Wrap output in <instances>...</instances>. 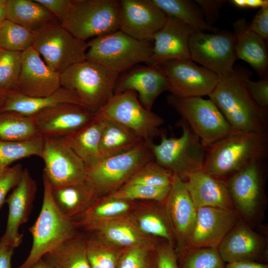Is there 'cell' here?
<instances>
[{
  "mask_svg": "<svg viewBox=\"0 0 268 268\" xmlns=\"http://www.w3.org/2000/svg\"><path fill=\"white\" fill-rule=\"evenodd\" d=\"M95 112L80 105L63 103L32 115L40 136L61 138L81 128Z\"/></svg>",
  "mask_w": 268,
  "mask_h": 268,
  "instance_id": "ac0fdd59",
  "label": "cell"
},
{
  "mask_svg": "<svg viewBox=\"0 0 268 268\" xmlns=\"http://www.w3.org/2000/svg\"><path fill=\"white\" fill-rule=\"evenodd\" d=\"M104 122L103 118L95 113L87 124L61 138L81 159L86 169L101 160L99 146Z\"/></svg>",
  "mask_w": 268,
  "mask_h": 268,
  "instance_id": "83f0119b",
  "label": "cell"
},
{
  "mask_svg": "<svg viewBox=\"0 0 268 268\" xmlns=\"http://www.w3.org/2000/svg\"><path fill=\"white\" fill-rule=\"evenodd\" d=\"M152 47V41L134 39L119 30L87 42L85 58L120 74L140 63L149 65Z\"/></svg>",
  "mask_w": 268,
  "mask_h": 268,
  "instance_id": "5b68a950",
  "label": "cell"
},
{
  "mask_svg": "<svg viewBox=\"0 0 268 268\" xmlns=\"http://www.w3.org/2000/svg\"><path fill=\"white\" fill-rule=\"evenodd\" d=\"M177 256L179 268H225L217 248L187 249Z\"/></svg>",
  "mask_w": 268,
  "mask_h": 268,
  "instance_id": "60d3db41",
  "label": "cell"
},
{
  "mask_svg": "<svg viewBox=\"0 0 268 268\" xmlns=\"http://www.w3.org/2000/svg\"><path fill=\"white\" fill-rule=\"evenodd\" d=\"M170 225L176 255L183 252L194 227L197 215L185 181L173 174L167 197L164 202Z\"/></svg>",
  "mask_w": 268,
  "mask_h": 268,
  "instance_id": "e0dca14e",
  "label": "cell"
},
{
  "mask_svg": "<svg viewBox=\"0 0 268 268\" xmlns=\"http://www.w3.org/2000/svg\"><path fill=\"white\" fill-rule=\"evenodd\" d=\"M44 194L40 212L29 228L32 245L24 262L17 268H29L46 254L76 235L78 227L75 221L64 215L53 198L52 186L43 175Z\"/></svg>",
  "mask_w": 268,
  "mask_h": 268,
  "instance_id": "3957f363",
  "label": "cell"
},
{
  "mask_svg": "<svg viewBox=\"0 0 268 268\" xmlns=\"http://www.w3.org/2000/svg\"><path fill=\"white\" fill-rule=\"evenodd\" d=\"M248 29L266 41L268 39V7L260 8L254 16Z\"/></svg>",
  "mask_w": 268,
  "mask_h": 268,
  "instance_id": "f907efd6",
  "label": "cell"
},
{
  "mask_svg": "<svg viewBox=\"0 0 268 268\" xmlns=\"http://www.w3.org/2000/svg\"><path fill=\"white\" fill-rule=\"evenodd\" d=\"M225 263L255 262L266 263V239L240 217L217 247Z\"/></svg>",
  "mask_w": 268,
  "mask_h": 268,
  "instance_id": "d6986e66",
  "label": "cell"
},
{
  "mask_svg": "<svg viewBox=\"0 0 268 268\" xmlns=\"http://www.w3.org/2000/svg\"><path fill=\"white\" fill-rule=\"evenodd\" d=\"M189 47L191 59L219 78L232 71L237 60L233 33L227 30L211 33L195 31L190 38Z\"/></svg>",
  "mask_w": 268,
  "mask_h": 268,
  "instance_id": "7c38bea8",
  "label": "cell"
},
{
  "mask_svg": "<svg viewBox=\"0 0 268 268\" xmlns=\"http://www.w3.org/2000/svg\"><path fill=\"white\" fill-rule=\"evenodd\" d=\"M248 76L245 79V84L255 102L261 107H268V78L265 76L258 81L252 80Z\"/></svg>",
  "mask_w": 268,
  "mask_h": 268,
  "instance_id": "c3c4849f",
  "label": "cell"
},
{
  "mask_svg": "<svg viewBox=\"0 0 268 268\" xmlns=\"http://www.w3.org/2000/svg\"><path fill=\"white\" fill-rule=\"evenodd\" d=\"M178 125L182 129L180 137L161 133L159 143H148L155 161L185 181L189 174L202 169L206 148L184 119Z\"/></svg>",
  "mask_w": 268,
  "mask_h": 268,
  "instance_id": "8992f818",
  "label": "cell"
},
{
  "mask_svg": "<svg viewBox=\"0 0 268 268\" xmlns=\"http://www.w3.org/2000/svg\"><path fill=\"white\" fill-rule=\"evenodd\" d=\"M10 92V91L0 89V113L1 112V110Z\"/></svg>",
  "mask_w": 268,
  "mask_h": 268,
  "instance_id": "680465c9",
  "label": "cell"
},
{
  "mask_svg": "<svg viewBox=\"0 0 268 268\" xmlns=\"http://www.w3.org/2000/svg\"><path fill=\"white\" fill-rule=\"evenodd\" d=\"M43 142L42 136L24 141L0 139V167L5 169L15 161L32 156L40 157Z\"/></svg>",
  "mask_w": 268,
  "mask_h": 268,
  "instance_id": "74e56055",
  "label": "cell"
},
{
  "mask_svg": "<svg viewBox=\"0 0 268 268\" xmlns=\"http://www.w3.org/2000/svg\"><path fill=\"white\" fill-rule=\"evenodd\" d=\"M154 160L149 143L143 141L129 151L102 159L86 169V179L98 198L105 197L124 186L144 164Z\"/></svg>",
  "mask_w": 268,
  "mask_h": 268,
  "instance_id": "ba28073f",
  "label": "cell"
},
{
  "mask_svg": "<svg viewBox=\"0 0 268 268\" xmlns=\"http://www.w3.org/2000/svg\"><path fill=\"white\" fill-rule=\"evenodd\" d=\"M39 136L33 116L12 111L0 113V139L24 141Z\"/></svg>",
  "mask_w": 268,
  "mask_h": 268,
  "instance_id": "8d00e7d4",
  "label": "cell"
},
{
  "mask_svg": "<svg viewBox=\"0 0 268 268\" xmlns=\"http://www.w3.org/2000/svg\"><path fill=\"white\" fill-rule=\"evenodd\" d=\"M156 268H179L174 245L166 240L159 242L156 247Z\"/></svg>",
  "mask_w": 268,
  "mask_h": 268,
  "instance_id": "7dc6e473",
  "label": "cell"
},
{
  "mask_svg": "<svg viewBox=\"0 0 268 268\" xmlns=\"http://www.w3.org/2000/svg\"><path fill=\"white\" fill-rule=\"evenodd\" d=\"M235 209L202 207L197 209L193 229L184 250L218 246L240 218Z\"/></svg>",
  "mask_w": 268,
  "mask_h": 268,
  "instance_id": "2e32d148",
  "label": "cell"
},
{
  "mask_svg": "<svg viewBox=\"0 0 268 268\" xmlns=\"http://www.w3.org/2000/svg\"><path fill=\"white\" fill-rule=\"evenodd\" d=\"M251 74L247 68L234 67L219 81L208 95L220 111L232 131L246 133H268V109L254 100L246 84Z\"/></svg>",
  "mask_w": 268,
  "mask_h": 268,
  "instance_id": "6da1fadb",
  "label": "cell"
},
{
  "mask_svg": "<svg viewBox=\"0 0 268 268\" xmlns=\"http://www.w3.org/2000/svg\"><path fill=\"white\" fill-rule=\"evenodd\" d=\"M195 31L180 20L167 16L166 22L152 37L150 65L172 60L191 59L189 43Z\"/></svg>",
  "mask_w": 268,
  "mask_h": 268,
  "instance_id": "cb8c5ba5",
  "label": "cell"
},
{
  "mask_svg": "<svg viewBox=\"0 0 268 268\" xmlns=\"http://www.w3.org/2000/svg\"><path fill=\"white\" fill-rule=\"evenodd\" d=\"M264 160L249 163L226 181L234 208L247 223L257 218L265 199Z\"/></svg>",
  "mask_w": 268,
  "mask_h": 268,
  "instance_id": "4fadbf2b",
  "label": "cell"
},
{
  "mask_svg": "<svg viewBox=\"0 0 268 268\" xmlns=\"http://www.w3.org/2000/svg\"><path fill=\"white\" fill-rule=\"evenodd\" d=\"M156 247L134 246L126 248L120 257L117 268H156Z\"/></svg>",
  "mask_w": 268,
  "mask_h": 268,
  "instance_id": "f6af8a7d",
  "label": "cell"
},
{
  "mask_svg": "<svg viewBox=\"0 0 268 268\" xmlns=\"http://www.w3.org/2000/svg\"><path fill=\"white\" fill-rule=\"evenodd\" d=\"M136 202L107 196L98 198L73 220L76 222H95L116 218L130 213L137 205Z\"/></svg>",
  "mask_w": 268,
  "mask_h": 268,
  "instance_id": "d590c367",
  "label": "cell"
},
{
  "mask_svg": "<svg viewBox=\"0 0 268 268\" xmlns=\"http://www.w3.org/2000/svg\"><path fill=\"white\" fill-rule=\"evenodd\" d=\"M60 75L50 69L31 47L22 53L15 92L31 97L49 96L61 87Z\"/></svg>",
  "mask_w": 268,
  "mask_h": 268,
  "instance_id": "44dd1931",
  "label": "cell"
},
{
  "mask_svg": "<svg viewBox=\"0 0 268 268\" xmlns=\"http://www.w3.org/2000/svg\"><path fill=\"white\" fill-rule=\"evenodd\" d=\"M167 18L152 0H120L119 30L134 39L152 41Z\"/></svg>",
  "mask_w": 268,
  "mask_h": 268,
  "instance_id": "ffe728a7",
  "label": "cell"
},
{
  "mask_svg": "<svg viewBox=\"0 0 268 268\" xmlns=\"http://www.w3.org/2000/svg\"><path fill=\"white\" fill-rule=\"evenodd\" d=\"M75 222L78 228H83L94 234V236L123 248L134 246L155 248L160 240L141 233L129 214L108 220Z\"/></svg>",
  "mask_w": 268,
  "mask_h": 268,
  "instance_id": "603a6c76",
  "label": "cell"
},
{
  "mask_svg": "<svg viewBox=\"0 0 268 268\" xmlns=\"http://www.w3.org/2000/svg\"><path fill=\"white\" fill-rule=\"evenodd\" d=\"M32 33L33 48L53 71L61 73L72 65L86 60L87 42L74 36L59 20Z\"/></svg>",
  "mask_w": 268,
  "mask_h": 268,
  "instance_id": "9c48e42d",
  "label": "cell"
},
{
  "mask_svg": "<svg viewBox=\"0 0 268 268\" xmlns=\"http://www.w3.org/2000/svg\"><path fill=\"white\" fill-rule=\"evenodd\" d=\"M21 52L0 48V89L15 91L20 71Z\"/></svg>",
  "mask_w": 268,
  "mask_h": 268,
  "instance_id": "ee69618b",
  "label": "cell"
},
{
  "mask_svg": "<svg viewBox=\"0 0 268 268\" xmlns=\"http://www.w3.org/2000/svg\"><path fill=\"white\" fill-rule=\"evenodd\" d=\"M268 151V133L232 131L206 148L202 170L226 181L249 163L265 159Z\"/></svg>",
  "mask_w": 268,
  "mask_h": 268,
  "instance_id": "7a4b0ae2",
  "label": "cell"
},
{
  "mask_svg": "<svg viewBox=\"0 0 268 268\" xmlns=\"http://www.w3.org/2000/svg\"><path fill=\"white\" fill-rule=\"evenodd\" d=\"M170 187H153L139 184H125L107 197L129 201H147L164 203ZM106 197V196H105Z\"/></svg>",
  "mask_w": 268,
  "mask_h": 268,
  "instance_id": "b9f144b4",
  "label": "cell"
},
{
  "mask_svg": "<svg viewBox=\"0 0 268 268\" xmlns=\"http://www.w3.org/2000/svg\"><path fill=\"white\" fill-rule=\"evenodd\" d=\"M126 248L113 245L96 236L86 237V250L90 268H117Z\"/></svg>",
  "mask_w": 268,
  "mask_h": 268,
  "instance_id": "f35d334b",
  "label": "cell"
},
{
  "mask_svg": "<svg viewBox=\"0 0 268 268\" xmlns=\"http://www.w3.org/2000/svg\"><path fill=\"white\" fill-rule=\"evenodd\" d=\"M63 103L76 104L87 108L75 91L61 87L53 94L41 97H28L15 91L10 92L1 112L12 111L32 116Z\"/></svg>",
  "mask_w": 268,
  "mask_h": 268,
  "instance_id": "f1b7e54d",
  "label": "cell"
},
{
  "mask_svg": "<svg viewBox=\"0 0 268 268\" xmlns=\"http://www.w3.org/2000/svg\"><path fill=\"white\" fill-rule=\"evenodd\" d=\"M42 258L53 268H90L87 254L86 237L79 233Z\"/></svg>",
  "mask_w": 268,
  "mask_h": 268,
  "instance_id": "d6a6232c",
  "label": "cell"
},
{
  "mask_svg": "<svg viewBox=\"0 0 268 268\" xmlns=\"http://www.w3.org/2000/svg\"><path fill=\"white\" fill-rule=\"evenodd\" d=\"M29 268H53L43 258H41Z\"/></svg>",
  "mask_w": 268,
  "mask_h": 268,
  "instance_id": "6f0895ef",
  "label": "cell"
},
{
  "mask_svg": "<svg viewBox=\"0 0 268 268\" xmlns=\"http://www.w3.org/2000/svg\"><path fill=\"white\" fill-rule=\"evenodd\" d=\"M173 175L171 172L154 160L144 164L125 184L170 187Z\"/></svg>",
  "mask_w": 268,
  "mask_h": 268,
  "instance_id": "7bdbcfd3",
  "label": "cell"
},
{
  "mask_svg": "<svg viewBox=\"0 0 268 268\" xmlns=\"http://www.w3.org/2000/svg\"><path fill=\"white\" fill-rule=\"evenodd\" d=\"M167 99L206 148L232 131L220 111L209 99L201 97L182 98L170 94Z\"/></svg>",
  "mask_w": 268,
  "mask_h": 268,
  "instance_id": "30bf717a",
  "label": "cell"
},
{
  "mask_svg": "<svg viewBox=\"0 0 268 268\" xmlns=\"http://www.w3.org/2000/svg\"><path fill=\"white\" fill-rule=\"evenodd\" d=\"M41 158L43 174L52 187L80 182L86 179V167L81 159L61 138L43 137Z\"/></svg>",
  "mask_w": 268,
  "mask_h": 268,
  "instance_id": "9a60e30c",
  "label": "cell"
},
{
  "mask_svg": "<svg viewBox=\"0 0 268 268\" xmlns=\"http://www.w3.org/2000/svg\"><path fill=\"white\" fill-rule=\"evenodd\" d=\"M33 43V33L24 27L7 19L0 24V49L22 53Z\"/></svg>",
  "mask_w": 268,
  "mask_h": 268,
  "instance_id": "ab89813d",
  "label": "cell"
},
{
  "mask_svg": "<svg viewBox=\"0 0 268 268\" xmlns=\"http://www.w3.org/2000/svg\"><path fill=\"white\" fill-rule=\"evenodd\" d=\"M248 26L245 18L233 24L236 59L248 63L260 76H266L268 67L267 41L249 30Z\"/></svg>",
  "mask_w": 268,
  "mask_h": 268,
  "instance_id": "4316f807",
  "label": "cell"
},
{
  "mask_svg": "<svg viewBox=\"0 0 268 268\" xmlns=\"http://www.w3.org/2000/svg\"><path fill=\"white\" fill-rule=\"evenodd\" d=\"M52 194L59 210L72 219L83 213L98 198L94 188L86 179L52 187Z\"/></svg>",
  "mask_w": 268,
  "mask_h": 268,
  "instance_id": "f546056e",
  "label": "cell"
},
{
  "mask_svg": "<svg viewBox=\"0 0 268 268\" xmlns=\"http://www.w3.org/2000/svg\"><path fill=\"white\" fill-rule=\"evenodd\" d=\"M5 169H3L0 167V176L2 175V174L4 171Z\"/></svg>",
  "mask_w": 268,
  "mask_h": 268,
  "instance_id": "91938a15",
  "label": "cell"
},
{
  "mask_svg": "<svg viewBox=\"0 0 268 268\" xmlns=\"http://www.w3.org/2000/svg\"><path fill=\"white\" fill-rule=\"evenodd\" d=\"M36 191V181L29 171L23 169L18 183L5 200L8 214L5 232L0 239L1 244L15 248L21 244L23 235L19 232V227L28 219Z\"/></svg>",
  "mask_w": 268,
  "mask_h": 268,
  "instance_id": "7402d4cb",
  "label": "cell"
},
{
  "mask_svg": "<svg viewBox=\"0 0 268 268\" xmlns=\"http://www.w3.org/2000/svg\"><path fill=\"white\" fill-rule=\"evenodd\" d=\"M200 7L206 23L213 26L218 18L221 7L228 1L224 0H195Z\"/></svg>",
  "mask_w": 268,
  "mask_h": 268,
  "instance_id": "681fc988",
  "label": "cell"
},
{
  "mask_svg": "<svg viewBox=\"0 0 268 268\" xmlns=\"http://www.w3.org/2000/svg\"><path fill=\"white\" fill-rule=\"evenodd\" d=\"M7 0H0V24L6 19Z\"/></svg>",
  "mask_w": 268,
  "mask_h": 268,
  "instance_id": "9f6ffc18",
  "label": "cell"
},
{
  "mask_svg": "<svg viewBox=\"0 0 268 268\" xmlns=\"http://www.w3.org/2000/svg\"><path fill=\"white\" fill-rule=\"evenodd\" d=\"M225 268H268V265L255 262H235L227 263Z\"/></svg>",
  "mask_w": 268,
  "mask_h": 268,
  "instance_id": "11a10c76",
  "label": "cell"
},
{
  "mask_svg": "<svg viewBox=\"0 0 268 268\" xmlns=\"http://www.w3.org/2000/svg\"><path fill=\"white\" fill-rule=\"evenodd\" d=\"M23 169L20 164H17L5 169L0 176V207L5 201L9 192L18 183Z\"/></svg>",
  "mask_w": 268,
  "mask_h": 268,
  "instance_id": "bcb514c9",
  "label": "cell"
},
{
  "mask_svg": "<svg viewBox=\"0 0 268 268\" xmlns=\"http://www.w3.org/2000/svg\"><path fill=\"white\" fill-rule=\"evenodd\" d=\"M229 1L235 6L243 8L268 7V0H232Z\"/></svg>",
  "mask_w": 268,
  "mask_h": 268,
  "instance_id": "db71d44e",
  "label": "cell"
},
{
  "mask_svg": "<svg viewBox=\"0 0 268 268\" xmlns=\"http://www.w3.org/2000/svg\"><path fill=\"white\" fill-rule=\"evenodd\" d=\"M155 202L149 205H136L129 216L138 229L144 235L166 240L174 245L170 225L164 203Z\"/></svg>",
  "mask_w": 268,
  "mask_h": 268,
  "instance_id": "4dcf8cb0",
  "label": "cell"
},
{
  "mask_svg": "<svg viewBox=\"0 0 268 268\" xmlns=\"http://www.w3.org/2000/svg\"><path fill=\"white\" fill-rule=\"evenodd\" d=\"M103 119L104 126L99 146L101 160L129 151L143 141L139 137L120 124L107 119Z\"/></svg>",
  "mask_w": 268,
  "mask_h": 268,
  "instance_id": "836d02e7",
  "label": "cell"
},
{
  "mask_svg": "<svg viewBox=\"0 0 268 268\" xmlns=\"http://www.w3.org/2000/svg\"><path fill=\"white\" fill-rule=\"evenodd\" d=\"M15 248L0 243V268H12L11 259Z\"/></svg>",
  "mask_w": 268,
  "mask_h": 268,
  "instance_id": "f5cc1de1",
  "label": "cell"
},
{
  "mask_svg": "<svg viewBox=\"0 0 268 268\" xmlns=\"http://www.w3.org/2000/svg\"><path fill=\"white\" fill-rule=\"evenodd\" d=\"M152 0L167 16L180 20L196 31L214 33L218 31L206 23L200 7L195 0Z\"/></svg>",
  "mask_w": 268,
  "mask_h": 268,
  "instance_id": "e575fe53",
  "label": "cell"
},
{
  "mask_svg": "<svg viewBox=\"0 0 268 268\" xmlns=\"http://www.w3.org/2000/svg\"><path fill=\"white\" fill-rule=\"evenodd\" d=\"M6 19L32 32L59 20L36 0H7Z\"/></svg>",
  "mask_w": 268,
  "mask_h": 268,
  "instance_id": "1f68e13d",
  "label": "cell"
},
{
  "mask_svg": "<svg viewBox=\"0 0 268 268\" xmlns=\"http://www.w3.org/2000/svg\"><path fill=\"white\" fill-rule=\"evenodd\" d=\"M185 183L197 209L202 207L235 209L225 181L201 170L189 174Z\"/></svg>",
  "mask_w": 268,
  "mask_h": 268,
  "instance_id": "484cf974",
  "label": "cell"
},
{
  "mask_svg": "<svg viewBox=\"0 0 268 268\" xmlns=\"http://www.w3.org/2000/svg\"><path fill=\"white\" fill-rule=\"evenodd\" d=\"M128 90L135 91L142 105L151 110L158 96L169 90V84L158 66L148 65L133 68L119 78L115 94Z\"/></svg>",
  "mask_w": 268,
  "mask_h": 268,
  "instance_id": "d4e9b609",
  "label": "cell"
},
{
  "mask_svg": "<svg viewBox=\"0 0 268 268\" xmlns=\"http://www.w3.org/2000/svg\"><path fill=\"white\" fill-rule=\"evenodd\" d=\"M60 23L74 36L85 41L114 32L120 29V0H72Z\"/></svg>",
  "mask_w": 268,
  "mask_h": 268,
  "instance_id": "52a82bcc",
  "label": "cell"
},
{
  "mask_svg": "<svg viewBox=\"0 0 268 268\" xmlns=\"http://www.w3.org/2000/svg\"><path fill=\"white\" fill-rule=\"evenodd\" d=\"M53 13L60 21L66 16L72 0H36Z\"/></svg>",
  "mask_w": 268,
  "mask_h": 268,
  "instance_id": "816d5d0a",
  "label": "cell"
},
{
  "mask_svg": "<svg viewBox=\"0 0 268 268\" xmlns=\"http://www.w3.org/2000/svg\"><path fill=\"white\" fill-rule=\"evenodd\" d=\"M95 113L120 124L147 143L161 134L159 128L164 123L160 116L142 105L132 90L114 94Z\"/></svg>",
  "mask_w": 268,
  "mask_h": 268,
  "instance_id": "8fae6325",
  "label": "cell"
},
{
  "mask_svg": "<svg viewBox=\"0 0 268 268\" xmlns=\"http://www.w3.org/2000/svg\"><path fill=\"white\" fill-rule=\"evenodd\" d=\"M156 66L167 78L170 94L179 97L208 96L220 79L191 59L169 60Z\"/></svg>",
  "mask_w": 268,
  "mask_h": 268,
  "instance_id": "5bb4252c",
  "label": "cell"
},
{
  "mask_svg": "<svg viewBox=\"0 0 268 268\" xmlns=\"http://www.w3.org/2000/svg\"><path fill=\"white\" fill-rule=\"evenodd\" d=\"M120 73L85 60L61 73V86L73 90L89 110L96 112L112 98Z\"/></svg>",
  "mask_w": 268,
  "mask_h": 268,
  "instance_id": "277c9868",
  "label": "cell"
}]
</instances>
